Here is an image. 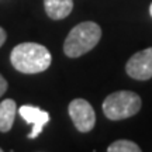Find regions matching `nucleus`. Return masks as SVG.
Segmentation results:
<instances>
[{
	"label": "nucleus",
	"instance_id": "1",
	"mask_svg": "<svg viewBox=\"0 0 152 152\" xmlns=\"http://www.w3.org/2000/svg\"><path fill=\"white\" fill-rule=\"evenodd\" d=\"M11 65L21 73L33 75L47 71L51 65V52L37 42H23L16 45L10 54Z\"/></svg>",
	"mask_w": 152,
	"mask_h": 152
},
{
	"label": "nucleus",
	"instance_id": "2",
	"mask_svg": "<svg viewBox=\"0 0 152 152\" xmlns=\"http://www.w3.org/2000/svg\"><path fill=\"white\" fill-rule=\"evenodd\" d=\"M102 38V28L93 21H83L72 28L65 42L64 52L69 58H79L92 51Z\"/></svg>",
	"mask_w": 152,
	"mask_h": 152
},
{
	"label": "nucleus",
	"instance_id": "3",
	"mask_svg": "<svg viewBox=\"0 0 152 152\" xmlns=\"http://www.w3.org/2000/svg\"><path fill=\"white\" fill-rule=\"evenodd\" d=\"M141 97L130 90H118L109 94L103 102V113L109 120L118 121L135 115L141 110Z\"/></svg>",
	"mask_w": 152,
	"mask_h": 152
},
{
	"label": "nucleus",
	"instance_id": "4",
	"mask_svg": "<svg viewBox=\"0 0 152 152\" xmlns=\"http://www.w3.org/2000/svg\"><path fill=\"white\" fill-rule=\"evenodd\" d=\"M69 117L73 121L76 130L80 132H89L96 124V114L92 104L85 99H75L69 103L68 107Z\"/></svg>",
	"mask_w": 152,
	"mask_h": 152
},
{
	"label": "nucleus",
	"instance_id": "5",
	"mask_svg": "<svg viewBox=\"0 0 152 152\" xmlns=\"http://www.w3.org/2000/svg\"><path fill=\"white\" fill-rule=\"evenodd\" d=\"M125 71L132 79L137 80H148L152 77V47L147 49H142L131 56Z\"/></svg>",
	"mask_w": 152,
	"mask_h": 152
},
{
	"label": "nucleus",
	"instance_id": "6",
	"mask_svg": "<svg viewBox=\"0 0 152 152\" xmlns=\"http://www.w3.org/2000/svg\"><path fill=\"white\" fill-rule=\"evenodd\" d=\"M18 114L24 121L33 125V130L30 131L28 138L34 140L42 132L45 124L49 121V114L45 110H41L35 106H21L18 109Z\"/></svg>",
	"mask_w": 152,
	"mask_h": 152
},
{
	"label": "nucleus",
	"instance_id": "7",
	"mask_svg": "<svg viewBox=\"0 0 152 152\" xmlns=\"http://www.w3.org/2000/svg\"><path fill=\"white\" fill-rule=\"evenodd\" d=\"M44 7L49 18L62 20L71 14L73 0H44Z\"/></svg>",
	"mask_w": 152,
	"mask_h": 152
},
{
	"label": "nucleus",
	"instance_id": "8",
	"mask_svg": "<svg viewBox=\"0 0 152 152\" xmlns=\"http://www.w3.org/2000/svg\"><path fill=\"white\" fill-rule=\"evenodd\" d=\"M17 104L13 99H6L0 103V131L9 132L13 127L14 118H16Z\"/></svg>",
	"mask_w": 152,
	"mask_h": 152
},
{
	"label": "nucleus",
	"instance_id": "9",
	"mask_svg": "<svg viewBox=\"0 0 152 152\" xmlns=\"http://www.w3.org/2000/svg\"><path fill=\"white\" fill-rule=\"evenodd\" d=\"M109 152H140L141 148L137 145L135 142L128 141V140H118L110 144L107 148Z\"/></svg>",
	"mask_w": 152,
	"mask_h": 152
},
{
	"label": "nucleus",
	"instance_id": "10",
	"mask_svg": "<svg viewBox=\"0 0 152 152\" xmlns=\"http://www.w3.org/2000/svg\"><path fill=\"white\" fill-rule=\"evenodd\" d=\"M7 87H9V85H7V80L4 79V76L0 75V97L3 96L6 93V90H7Z\"/></svg>",
	"mask_w": 152,
	"mask_h": 152
},
{
	"label": "nucleus",
	"instance_id": "11",
	"mask_svg": "<svg viewBox=\"0 0 152 152\" xmlns=\"http://www.w3.org/2000/svg\"><path fill=\"white\" fill-rule=\"evenodd\" d=\"M6 38H7V34H6V31L3 30V28L0 27V47H1V45L4 44Z\"/></svg>",
	"mask_w": 152,
	"mask_h": 152
},
{
	"label": "nucleus",
	"instance_id": "12",
	"mask_svg": "<svg viewBox=\"0 0 152 152\" xmlns=\"http://www.w3.org/2000/svg\"><path fill=\"white\" fill-rule=\"evenodd\" d=\"M149 14H151V17H152V3H151V6H149Z\"/></svg>",
	"mask_w": 152,
	"mask_h": 152
},
{
	"label": "nucleus",
	"instance_id": "13",
	"mask_svg": "<svg viewBox=\"0 0 152 152\" xmlns=\"http://www.w3.org/2000/svg\"><path fill=\"white\" fill-rule=\"evenodd\" d=\"M1 151H3V149H1V148H0V152H1Z\"/></svg>",
	"mask_w": 152,
	"mask_h": 152
}]
</instances>
